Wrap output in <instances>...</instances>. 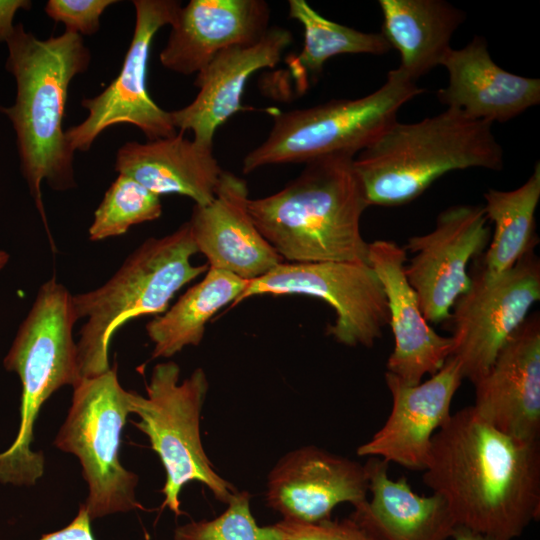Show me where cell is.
I'll return each instance as SVG.
<instances>
[{
    "instance_id": "1",
    "label": "cell",
    "mask_w": 540,
    "mask_h": 540,
    "mask_svg": "<svg viewBox=\"0 0 540 540\" xmlns=\"http://www.w3.org/2000/svg\"><path fill=\"white\" fill-rule=\"evenodd\" d=\"M423 483L457 526L513 540L540 516L539 441L507 435L465 407L434 434Z\"/></svg>"
},
{
    "instance_id": "2",
    "label": "cell",
    "mask_w": 540,
    "mask_h": 540,
    "mask_svg": "<svg viewBox=\"0 0 540 540\" xmlns=\"http://www.w3.org/2000/svg\"><path fill=\"white\" fill-rule=\"evenodd\" d=\"M6 42V68L16 79L17 97L12 107L0 111L16 131L21 171L47 228L42 182L54 190L76 186L74 151L62 125L70 82L87 70L91 54L77 33L65 31L40 40L22 24Z\"/></svg>"
},
{
    "instance_id": "3",
    "label": "cell",
    "mask_w": 540,
    "mask_h": 540,
    "mask_svg": "<svg viewBox=\"0 0 540 540\" xmlns=\"http://www.w3.org/2000/svg\"><path fill=\"white\" fill-rule=\"evenodd\" d=\"M353 161L346 154L311 160L280 191L249 199L255 226L284 262L369 264L360 228L369 205Z\"/></svg>"
},
{
    "instance_id": "4",
    "label": "cell",
    "mask_w": 540,
    "mask_h": 540,
    "mask_svg": "<svg viewBox=\"0 0 540 540\" xmlns=\"http://www.w3.org/2000/svg\"><path fill=\"white\" fill-rule=\"evenodd\" d=\"M492 125L449 108L414 123L396 121L354 157L368 205L409 203L454 170H501L504 152Z\"/></svg>"
},
{
    "instance_id": "5",
    "label": "cell",
    "mask_w": 540,
    "mask_h": 540,
    "mask_svg": "<svg viewBox=\"0 0 540 540\" xmlns=\"http://www.w3.org/2000/svg\"><path fill=\"white\" fill-rule=\"evenodd\" d=\"M196 253L187 221L166 236L144 241L102 286L72 296L77 320L86 319L76 343L81 378L110 369V342L123 324L162 314L184 285L206 273L208 264L191 263Z\"/></svg>"
},
{
    "instance_id": "6",
    "label": "cell",
    "mask_w": 540,
    "mask_h": 540,
    "mask_svg": "<svg viewBox=\"0 0 540 540\" xmlns=\"http://www.w3.org/2000/svg\"><path fill=\"white\" fill-rule=\"evenodd\" d=\"M72 296L55 277L43 283L3 361L18 374L22 397L18 434L0 454L2 483L32 486L42 477L44 456L30 448L39 411L55 391L82 379L72 333L78 321Z\"/></svg>"
},
{
    "instance_id": "7",
    "label": "cell",
    "mask_w": 540,
    "mask_h": 540,
    "mask_svg": "<svg viewBox=\"0 0 540 540\" xmlns=\"http://www.w3.org/2000/svg\"><path fill=\"white\" fill-rule=\"evenodd\" d=\"M423 92L395 68L380 88L364 97L274 113L268 136L244 157L242 170L249 174L267 165L305 164L335 154L355 157L397 121L404 104Z\"/></svg>"
},
{
    "instance_id": "8",
    "label": "cell",
    "mask_w": 540,
    "mask_h": 540,
    "mask_svg": "<svg viewBox=\"0 0 540 540\" xmlns=\"http://www.w3.org/2000/svg\"><path fill=\"white\" fill-rule=\"evenodd\" d=\"M179 378L177 363H158L146 396L129 391L130 412L140 419L134 425L148 437L166 473L162 508L175 515L182 513L179 495L189 482L202 483L226 504L238 491L216 472L202 445L200 418L209 390L207 374L196 368L182 382Z\"/></svg>"
},
{
    "instance_id": "9",
    "label": "cell",
    "mask_w": 540,
    "mask_h": 540,
    "mask_svg": "<svg viewBox=\"0 0 540 540\" xmlns=\"http://www.w3.org/2000/svg\"><path fill=\"white\" fill-rule=\"evenodd\" d=\"M130 412L117 365L73 387L72 404L54 445L78 457L89 494L84 503L91 520L143 509L135 496L138 476L119 460L121 433Z\"/></svg>"
},
{
    "instance_id": "10",
    "label": "cell",
    "mask_w": 540,
    "mask_h": 540,
    "mask_svg": "<svg viewBox=\"0 0 540 540\" xmlns=\"http://www.w3.org/2000/svg\"><path fill=\"white\" fill-rule=\"evenodd\" d=\"M449 318L455 357L472 384L491 368L501 349L540 299V261L532 250L505 272L488 276L480 263Z\"/></svg>"
},
{
    "instance_id": "11",
    "label": "cell",
    "mask_w": 540,
    "mask_h": 540,
    "mask_svg": "<svg viewBox=\"0 0 540 540\" xmlns=\"http://www.w3.org/2000/svg\"><path fill=\"white\" fill-rule=\"evenodd\" d=\"M308 295L327 302L335 320L326 334L350 346L372 347L389 325L383 285L369 264L350 262H282L248 282L231 305L258 295Z\"/></svg>"
},
{
    "instance_id": "12",
    "label": "cell",
    "mask_w": 540,
    "mask_h": 540,
    "mask_svg": "<svg viewBox=\"0 0 540 540\" xmlns=\"http://www.w3.org/2000/svg\"><path fill=\"white\" fill-rule=\"evenodd\" d=\"M135 28L121 70L108 87L81 102L88 111L86 119L66 133L71 149L87 151L107 128L130 124L154 141L177 134L170 112L159 107L147 89V69L155 34L172 25L181 3L176 0H134Z\"/></svg>"
},
{
    "instance_id": "13",
    "label": "cell",
    "mask_w": 540,
    "mask_h": 540,
    "mask_svg": "<svg viewBox=\"0 0 540 540\" xmlns=\"http://www.w3.org/2000/svg\"><path fill=\"white\" fill-rule=\"evenodd\" d=\"M487 221L483 206L453 205L438 215L431 232L407 240L403 248L412 257L405 276L428 322L449 320L455 302L469 289L468 263L491 238Z\"/></svg>"
},
{
    "instance_id": "14",
    "label": "cell",
    "mask_w": 540,
    "mask_h": 540,
    "mask_svg": "<svg viewBox=\"0 0 540 540\" xmlns=\"http://www.w3.org/2000/svg\"><path fill=\"white\" fill-rule=\"evenodd\" d=\"M365 465L308 445L283 455L267 477L265 500L282 519L315 523L331 518L342 503L367 500Z\"/></svg>"
},
{
    "instance_id": "15",
    "label": "cell",
    "mask_w": 540,
    "mask_h": 540,
    "mask_svg": "<svg viewBox=\"0 0 540 540\" xmlns=\"http://www.w3.org/2000/svg\"><path fill=\"white\" fill-rule=\"evenodd\" d=\"M463 379L460 363L453 356L417 385H407L386 372L391 412L371 439L357 448V454L424 471L432 438L450 418L451 403Z\"/></svg>"
},
{
    "instance_id": "16",
    "label": "cell",
    "mask_w": 540,
    "mask_h": 540,
    "mask_svg": "<svg viewBox=\"0 0 540 540\" xmlns=\"http://www.w3.org/2000/svg\"><path fill=\"white\" fill-rule=\"evenodd\" d=\"M476 413L499 431L536 442L540 436V317L526 318L475 384Z\"/></svg>"
},
{
    "instance_id": "17",
    "label": "cell",
    "mask_w": 540,
    "mask_h": 540,
    "mask_svg": "<svg viewBox=\"0 0 540 540\" xmlns=\"http://www.w3.org/2000/svg\"><path fill=\"white\" fill-rule=\"evenodd\" d=\"M248 193L244 179L223 171L212 201L194 205L188 222L209 268L251 281L284 261L255 226Z\"/></svg>"
},
{
    "instance_id": "18",
    "label": "cell",
    "mask_w": 540,
    "mask_h": 540,
    "mask_svg": "<svg viewBox=\"0 0 540 540\" xmlns=\"http://www.w3.org/2000/svg\"><path fill=\"white\" fill-rule=\"evenodd\" d=\"M406 261V251L393 241L369 243L368 263L383 285L395 341L387 372L407 385H417L426 374L434 375L443 367L453 341L439 335L425 319L405 276Z\"/></svg>"
},
{
    "instance_id": "19",
    "label": "cell",
    "mask_w": 540,
    "mask_h": 540,
    "mask_svg": "<svg viewBox=\"0 0 540 540\" xmlns=\"http://www.w3.org/2000/svg\"><path fill=\"white\" fill-rule=\"evenodd\" d=\"M292 40L288 29L272 26L258 42L217 54L196 74L199 92L194 100L170 112L175 128L191 131L196 143L213 148L218 127L245 109L241 98L249 78L258 70L275 67Z\"/></svg>"
},
{
    "instance_id": "20",
    "label": "cell",
    "mask_w": 540,
    "mask_h": 540,
    "mask_svg": "<svg viewBox=\"0 0 540 540\" xmlns=\"http://www.w3.org/2000/svg\"><path fill=\"white\" fill-rule=\"evenodd\" d=\"M269 21L264 0H191L179 9L160 62L176 73L197 74L220 52L258 42Z\"/></svg>"
},
{
    "instance_id": "21",
    "label": "cell",
    "mask_w": 540,
    "mask_h": 540,
    "mask_svg": "<svg viewBox=\"0 0 540 540\" xmlns=\"http://www.w3.org/2000/svg\"><path fill=\"white\" fill-rule=\"evenodd\" d=\"M440 66L448 73V84L437 91L439 102L472 119L503 123L540 103V80L497 65L482 36L451 48Z\"/></svg>"
},
{
    "instance_id": "22",
    "label": "cell",
    "mask_w": 540,
    "mask_h": 540,
    "mask_svg": "<svg viewBox=\"0 0 540 540\" xmlns=\"http://www.w3.org/2000/svg\"><path fill=\"white\" fill-rule=\"evenodd\" d=\"M115 170L158 196L176 193L200 206L212 201L223 173L213 148L185 138L182 131L146 143H125L116 153Z\"/></svg>"
},
{
    "instance_id": "23",
    "label": "cell",
    "mask_w": 540,
    "mask_h": 540,
    "mask_svg": "<svg viewBox=\"0 0 540 540\" xmlns=\"http://www.w3.org/2000/svg\"><path fill=\"white\" fill-rule=\"evenodd\" d=\"M371 500L354 507L352 515L379 540H447L457 526L445 499L432 492H414L405 477L393 480L388 463L370 457L365 464Z\"/></svg>"
},
{
    "instance_id": "24",
    "label": "cell",
    "mask_w": 540,
    "mask_h": 540,
    "mask_svg": "<svg viewBox=\"0 0 540 540\" xmlns=\"http://www.w3.org/2000/svg\"><path fill=\"white\" fill-rule=\"evenodd\" d=\"M381 34L398 51L396 68L413 82L430 72L452 48L465 13L443 0H380Z\"/></svg>"
},
{
    "instance_id": "25",
    "label": "cell",
    "mask_w": 540,
    "mask_h": 540,
    "mask_svg": "<svg viewBox=\"0 0 540 540\" xmlns=\"http://www.w3.org/2000/svg\"><path fill=\"white\" fill-rule=\"evenodd\" d=\"M248 282L229 272L208 268L200 282L146 324L147 335L154 344L151 358H170L186 346L199 345L207 323L224 306L232 305Z\"/></svg>"
},
{
    "instance_id": "26",
    "label": "cell",
    "mask_w": 540,
    "mask_h": 540,
    "mask_svg": "<svg viewBox=\"0 0 540 540\" xmlns=\"http://www.w3.org/2000/svg\"><path fill=\"white\" fill-rule=\"evenodd\" d=\"M540 199V164L520 187L501 191L489 189L484 194L483 209L494 224L489 247L480 262L488 276L499 275L511 268L538 244L535 212Z\"/></svg>"
},
{
    "instance_id": "27",
    "label": "cell",
    "mask_w": 540,
    "mask_h": 540,
    "mask_svg": "<svg viewBox=\"0 0 540 540\" xmlns=\"http://www.w3.org/2000/svg\"><path fill=\"white\" fill-rule=\"evenodd\" d=\"M289 16L304 29L301 51L287 59L288 71L298 92L318 76L327 60L342 54L383 55L391 50L385 37L367 33L324 18L305 0H289Z\"/></svg>"
},
{
    "instance_id": "28",
    "label": "cell",
    "mask_w": 540,
    "mask_h": 540,
    "mask_svg": "<svg viewBox=\"0 0 540 540\" xmlns=\"http://www.w3.org/2000/svg\"><path fill=\"white\" fill-rule=\"evenodd\" d=\"M160 196L134 179L118 174L94 212L89 239L101 241L125 234L133 225L158 219Z\"/></svg>"
},
{
    "instance_id": "29",
    "label": "cell",
    "mask_w": 540,
    "mask_h": 540,
    "mask_svg": "<svg viewBox=\"0 0 540 540\" xmlns=\"http://www.w3.org/2000/svg\"><path fill=\"white\" fill-rule=\"evenodd\" d=\"M250 498L249 492L237 491L222 514L178 526L173 540H284L275 525L257 524L251 513Z\"/></svg>"
},
{
    "instance_id": "30",
    "label": "cell",
    "mask_w": 540,
    "mask_h": 540,
    "mask_svg": "<svg viewBox=\"0 0 540 540\" xmlns=\"http://www.w3.org/2000/svg\"><path fill=\"white\" fill-rule=\"evenodd\" d=\"M284 540H379L352 514L341 520L305 523L281 519L274 524Z\"/></svg>"
},
{
    "instance_id": "31",
    "label": "cell",
    "mask_w": 540,
    "mask_h": 540,
    "mask_svg": "<svg viewBox=\"0 0 540 540\" xmlns=\"http://www.w3.org/2000/svg\"><path fill=\"white\" fill-rule=\"evenodd\" d=\"M115 0H49L46 14L56 22L64 23L68 32L90 36L100 28V17Z\"/></svg>"
},
{
    "instance_id": "32",
    "label": "cell",
    "mask_w": 540,
    "mask_h": 540,
    "mask_svg": "<svg viewBox=\"0 0 540 540\" xmlns=\"http://www.w3.org/2000/svg\"><path fill=\"white\" fill-rule=\"evenodd\" d=\"M91 519L87 509L82 503L76 517L64 528L46 533L39 540H96L92 528Z\"/></svg>"
},
{
    "instance_id": "33",
    "label": "cell",
    "mask_w": 540,
    "mask_h": 540,
    "mask_svg": "<svg viewBox=\"0 0 540 540\" xmlns=\"http://www.w3.org/2000/svg\"><path fill=\"white\" fill-rule=\"evenodd\" d=\"M31 1L27 0H0V42L12 35L14 27L12 21L16 11L20 8L30 9Z\"/></svg>"
},
{
    "instance_id": "34",
    "label": "cell",
    "mask_w": 540,
    "mask_h": 540,
    "mask_svg": "<svg viewBox=\"0 0 540 540\" xmlns=\"http://www.w3.org/2000/svg\"><path fill=\"white\" fill-rule=\"evenodd\" d=\"M451 538L453 540H498L464 526H456Z\"/></svg>"
},
{
    "instance_id": "35",
    "label": "cell",
    "mask_w": 540,
    "mask_h": 540,
    "mask_svg": "<svg viewBox=\"0 0 540 540\" xmlns=\"http://www.w3.org/2000/svg\"><path fill=\"white\" fill-rule=\"evenodd\" d=\"M9 261V254L3 250H0V271L6 266Z\"/></svg>"
}]
</instances>
